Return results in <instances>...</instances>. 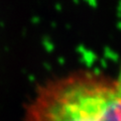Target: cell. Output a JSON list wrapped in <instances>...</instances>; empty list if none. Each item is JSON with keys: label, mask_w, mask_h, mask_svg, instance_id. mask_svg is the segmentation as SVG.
<instances>
[{"label": "cell", "mask_w": 121, "mask_h": 121, "mask_svg": "<svg viewBox=\"0 0 121 121\" xmlns=\"http://www.w3.org/2000/svg\"><path fill=\"white\" fill-rule=\"evenodd\" d=\"M25 121H121L115 82L78 73L47 83L29 104Z\"/></svg>", "instance_id": "obj_1"}, {"label": "cell", "mask_w": 121, "mask_h": 121, "mask_svg": "<svg viewBox=\"0 0 121 121\" xmlns=\"http://www.w3.org/2000/svg\"><path fill=\"white\" fill-rule=\"evenodd\" d=\"M115 85H116V88H117V90H118V92H119L120 96H121V73L119 75L118 79H117V81H115Z\"/></svg>", "instance_id": "obj_2"}]
</instances>
